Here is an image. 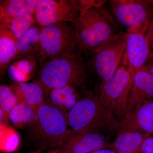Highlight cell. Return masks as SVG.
I'll return each instance as SVG.
<instances>
[{"label": "cell", "instance_id": "cell-1", "mask_svg": "<svg viewBox=\"0 0 153 153\" xmlns=\"http://www.w3.org/2000/svg\"><path fill=\"white\" fill-rule=\"evenodd\" d=\"M94 71L89 60L83 57H66L44 63L34 81L40 84L46 94L53 88L70 86L79 93L85 92L90 74Z\"/></svg>", "mask_w": 153, "mask_h": 153}, {"label": "cell", "instance_id": "cell-2", "mask_svg": "<svg viewBox=\"0 0 153 153\" xmlns=\"http://www.w3.org/2000/svg\"><path fill=\"white\" fill-rule=\"evenodd\" d=\"M68 126L76 132H94L111 137L117 135L120 123L100 101L98 96L87 94L81 97L67 113Z\"/></svg>", "mask_w": 153, "mask_h": 153}, {"label": "cell", "instance_id": "cell-3", "mask_svg": "<svg viewBox=\"0 0 153 153\" xmlns=\"http://www.w3.org/2000/svg\"><path fill=\"white\" fill-rule=\"evenodd\" d=\"M68 126L67 113L57 109L46 99L27 128L28 139L39 151L57 149L63 144Z\"/></svg>", "mask_w": 153, "mask_h": 153}, {"label": "cell", "instance_id": "cell-4", "mask_svg": "<svg viewBox=\"0 0 153 153\" xmlns=\"http://www.w3.org/2000/svg\"><path fill=\"white\" fill-rule=\"evenodd\" d=\"M43 64L62 57H82L83 51L74 23L61 22L41 27Z\"/></svg>", "mask_w": 153, "mask_h": 153}, {"label": "cell", "instance_id": "cell-5", "mask_svg": "<svg viewBox=\"0 0 153 153\" xmlns=\"http://www.w3.org/2000/svg\"><path fill=\"white\" fill-rule=\"evenodd\" d=\"M73 23L84 52L95 51L114 35L112 18L102 7L82 12Z\"/></svg>", "mask_w": 153, "mask_h": 153}, {"label": "cell", "instance_id": "cell-6", "mask_svg": "<svg viewBox=\"0 0 153 153\" xmlns=\"http://www.w3.org/2000/svg\"><path fill=\"white\" fill-rule=\"evenodd\" d=\"M133 81L131 80L128 66L123 57L112 77L100 88V101L120 122L126 113L129 96Z\"/></svg>", "mask_w": 153, "mask_h": 153}, {"label": "cell", "instance_id": "cell-7", "mask_svg": "<svg viewBox=\"0 0 153 153\" xmlns=\"http://www.w3.org/2000/svg\"><path fill=\"white\" fill-rule=\"evenodd\" d=\"M128 33L114 34L95 51L89 60L94 72L101 81L100 88L110 79L120 65L125 53Z\"/></svg>", "mask_w": 153, "mask_h": 153}, {"label": "cell", "instance_id": "cell-8", "mask_svg": "<svg viewBox=\"0 0 153 153\" xmlns=\"http://www.w3.org/2000/svg\"><path fill=\"white\" fill-rule=\"evenodd\" d=\"M110 3L118 21L127 28V33L146 34L153 17L149 1L113 0Z\"/></svg>", "mask_w": 153, "mask_h": 153}, {"label": "cell", "instance_id": "cell-9", "mask_svg": "<svg viewBox=\"0 0 153 153\" xmlns=\"http://www.w3.org/2000/svg\"><path fill=\"white\" fill-rule=\"evenodd\" d=\"M81 13L74 0H38L35 19L43 27L59 22H74Z\"/></svg>", "mask_w": 153, "mask_h": 153}, {"label": "cell", "instance_id": "cell-10", "mask_svg": "<svg viewBox=\"0 0 153 153\" xmlns=\"http://www.w3.org/2000/svg\"><path fill=\"white\" fill-rule=\"evenodd\" d=\"M110 137L94 132H76L68 130L59 149L63 153H89L104 149H111Z\"/></svg>", "mask_w": 153, "mask_h": 153}, {"label": "cell", "instance_id": "cell-11", "mask_svg": "<svg viewBox=\"0 0 153 153\" xmlns=\"http://www.w3.org/2000/svg\"><path fill=\"white\" fill-rule=\"evenodd\" d=\"M152 100L153 76L141 69L137 72L134 78L126 115L133 112L140 107Z\"/></svg>", "mask_w": 153, "mask_h": 153}, {"label": "cell", "instance_id": "cell-12", "mask_svg": "<svg viewBox=\"0 0 153 153\" xmlns=\"http://www.w3.org/2000/svg\"><path fill=\"white\" fill-rule=\"evenodd\" d=\"M43 64L41 52L33 53L14 60L9 66L7 73L13 82H26L36 76Z\"/></svg>", "mask_w": 153, "mask_h": 153}, {"label": "cell", "instance_id": "cell-13", "mask_svg": "<svg viewBox=\"0 0 153 153\" xmlns=\"http://www.w3.org/2000/svg\"><path fill=\"white\" fill-rule=\"evenodd\" d=\"M120 123L119 133L138 131L153 134V100L126 115Z\"/></svg>", "mask_w": 153, "mask_h": 153}, {"label": "cell", "instance_id": "cell-14", "mask_svg": "<svg viewBox=\"0 0 153 153\" xmlns=\"http://www.w3.org/2000/svg\"><path fill=\"white\" fill-rule=\"evenodd\" d=\"M10 86L20 103L27 105L34 109H37L47 99V94L43 88L36 81L22 83L13 82Z\"/></svg>", "mask_w": 153, "mask_h": 153}, {"label": "cell", "instance_id": "cell-15", "mask_svg": "<svg viewBox=\"0 0 153 153\" xmlns=\"http://www.w3.org/2000/svg\"><path fill=\"white\" fill-rule=\"evenodd\" d=\"M151 135L138 131L120 132L111 149L116 153H141V147L145 139Z\"/></svg>", "mask_w": 153, "mask_h": 153}, {"label": "cell", "instance_id": "cell-16", "mask_svg": "<svg viewBox=\"0 0 153 153\" xmlns=\"http://www.w3.org/2000/svg\"><path fill=\"white\" fill-rule=\"evenodd\" d=\"M81 98L80 94L70 86L53 88L49 91L47 100L57 109L68 113Z\"/></svg>", "mask_w": 153, "mask_h": 153}, {"label": "cell", "instance_id": "cell-17", "mask_svg": "<svg viewBox=\"0 0 153 153\" xmlns=\"http://www.w3.org/2000/svg\"><path fill=\"white\" fill-rule=\"evenodd\" d=\"M17 39L5 28L0 26V73L7 72L10 64L17 57Z\"/></svg>", "mask_w": 153, "mask_h": 153}, {"label": "cell", "instance_id": "cell-18", "mask_svg": "<svg viewBox=\"0 0 153 153\" xmlns=\"http://www.w3.org/2000/svg\"><path fill=\"white\" fill-rule=\"evenodd\" d=\"M41 27L33 25L16 41L18 49L17 58L41 52Z\"/></svg>", "mask_w": 153, "mask_h": 153}, {"label": "cell", "instance_id": "cell-19", "mask_svg": "<svg viewBox=\"0 0 153 153\" xmlns=\"http://www.w3.org/2000/svg\"><path fill=\"white\" fill-rule=\"evenodd\" d=\"M36 110L27 105L20 103L10 112L9 120L18 128H27L35 119Z\"/></svg>", "mask_w": 153, "mask_h": 153}, {"label": "cell", "instance_id": "cell-20", "mask_svg": "<svg viewBox=\"0 0 153 153\" xmlns=\"http://www.w3.org/2000/svg\"><path fill=\"white\" fill-rule=\"evenodd\" d=\"M35 17L25 10L21 15L13 19L8 24L0 26L9 30L16 39H19L33 25L36 24Z\"/></svg>", "mask_w": 153, "mask_h": 153}, {"label": "cell", "instance_id": "cell-21", "mask_svg": "<svg viewBox=\"0 0 153 153\" xmlns=\"http://www.w3.org/2000/svg\"><path fill=\"white\" fill-rule=\"evenodd\" d=\"M25 10V0L1 1L0 25L8 24Z\"/></svg>", "mask_w": 153, "mask_h": 153}, {"label": "cell", "instance_id": "cell-22", "mask_svg": "<svg viewBox=\"0 0 153 153\" xmlns=\"http://www.w3.org/2000/svg\"><path fill=\"white\" fill-rule=\"evenodd\" d=\"M20 103L19 99L11 86L7 85L0 86V110L6 116L9 115L12 109Z\"/></svg>", "mask_w": 153, "mask_h": 153}, {"label": "cell", "instance_id": "cell-23", "mask_svg": "<svg viewBox=\"0 0 153 153\" xmlns=\"http://www.w3.org/2000/svg\"><path fill=\"white\" fill-rule=\"evenodd\" d=\"M76 5L80 12H84L94 8L101 7L105 4V1H91V0H82L75 1Z\"/></svg>", "mask_w": 153, "mask_h": 153}, {"label": "cell", "instance_id": "cell-24", "mask_svg": "<svg viewBox=\"0 0 153 153\" xmlns=\"http://www.w3.org/2000/svg\"><path fill=\"white\" fill-rule=\"evenodd\" d=\"M141 153H153V136H149L143 142L141 147Z\"/></svg>", "mask_w": 153, "mask_h": 153}, {"label": "cell", "instance_id": "cell-25", "mask_svg": "<svg viewBox=\"0 0 153 153\" xmlns=\"http://www.w3.org/2000/svg\"><path fill=\"white\" fill-rule=\"evenodd\" d=\"M145 37L149 46L151 52H153V17L145 34Z\"/></svg>", "mask_w": 153, "mask_h": 153}, {"label": "cell", "instance_id": "cell-26", "mask_svg": "<svg viewBox=\"0 0 153 153\" xmlns=\"http://www.w3.org/2000/svg\"><path fill=\"white\" fill-rule=\"evenodd\" d=\"M25 3L26 10L35 17L38 7V0H25Z\"/></svg>", "mask_w": 153, "mask_h": 153}, {"label": "cell", "instance_id": "cell-27", "mask_svg": "<svg viewBox=\"0 0 153 153\" xmlns=\"http://www.w3.org/2000/svg\"><path fill=\"white\" fill-rule=\"evenodd\" d=\"M142 69L147 71L153 76V52L150 53L147 61Z\"/></svg>", "mask_w": 153, "mask_h": 153}, {"label": "cell", "instance_id": "cell-28", "mask_svg": "<svg viewBox=\"0 0 153 153\" xmlns=\"http://www.w3.org/2000/svg\"><path fill=\"white\" fill-rule=\"evenodd\" d=\"M89 153H116L111 149H104L94 151Z\"/></svg>", "mask_w": 153, "mask_h": 153}, {"label": "cell", "instance_id": "cell-29", "mask_svg": "<svg viewBox=\"0 0 153 153\" xmlns=\"http://www.w3.org/2000/svg\"><path fill=\"white\" fill-rule=\"evenodd\" d=\"M47 153H63L59 149H53L50 150L48 151V152Z\"/></svg>", "mask_w": 153, "mask_h": 153}, {"label": "cell", "instance_id": "cell-30", "mask_svg": "<svg viewBox=\"0 0 153 153\" xmlns=\"http://www.w3.org/2000/svg\"><path fill=\"white\" fill-rule=\"evenodd\" d=\"M149 2L150 3L151 5H152V8L153 13V1H149Z\"/></svg>", "mask_w": 153, "mask_h": 153}, {"label": "cell", "instance_id": "cell-31", "mask_svg": "<svg viewBox=\"0 0 153 153\" xmlns=\"http://www.w3.org/2000/svg\"><path fill=\"white\" fill-rule=\"evenodd\" d=\"M38 153V152H33V153Z\"/></svg>", "mask_w": 153, "mask_h": 153}]
</instances>
